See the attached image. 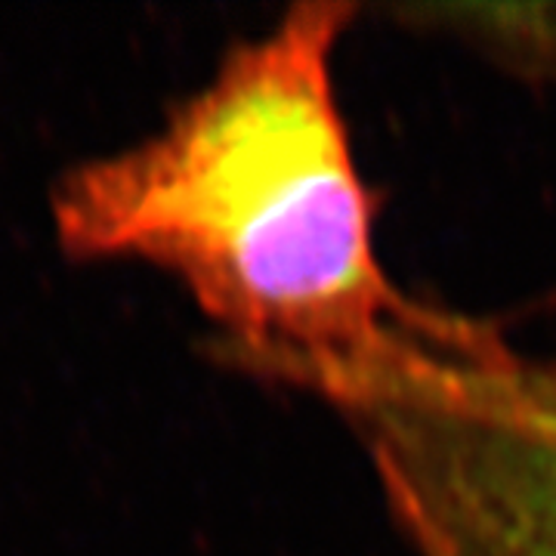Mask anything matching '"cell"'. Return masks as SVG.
Listing matches in <instances>:
<instances>
[{
    "mask_svg": "<svg viewBox=\"0 0 556 556\" xmlns=\"http://www.w3.org/2000/svg\"><path fill=\"white\" fill-rule=\"evenodd\" d=\"M358 10L298 3L226 53L155 134L68 167L53 232L80 260H139L192 298L214 350L346 415L396 399L473 328L417 306L371 239L334 90V50Z\"/></svg>",
    "mask_w": 556,
    "mask_h": 556,
    "instance_id": "obj_1",
    "label": "cell"
},
{
    "mask_svg": "<svg viewBox=\"0 0 556 556\" xmlns=\"http://www.w3.org/2000/svg\"><path fill=\"white\" fill-rule=\"evenodd\" d=\"M399 402H430L556 439V356L526 358L497 338L464 356H439Z\"/></svg>",
    "mask_w": 556,
    "mask_h": 556,
    "instance_id": "obj_2",
    "label": "cell"
}]
</instances>
